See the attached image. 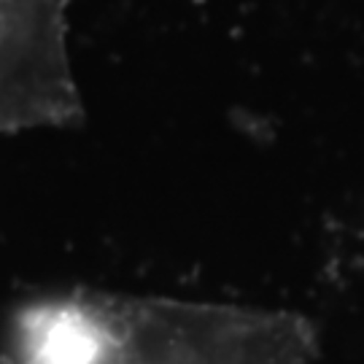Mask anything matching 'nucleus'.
I'll return each instance as SVG.
<instances>
[{
	"mask_svg": "<svg viewBox=\"0 0 364 364\" xmlns=\"http://www.w3.org/2000/svg\"><path fill=\"white\" fill-rule=\"evenodd\" d=\"M316 332L291 311L146 294L57 291L9 318L3 364H311Z\"/></svg>",
	"mask_w": 364,
	"mask_h": 364,
	"instance_id": "1",
	"label": "nucleus"
},
{
	"mask_svg": "<svg viewBox=\"0 0 364 364\" xmlns=\"http://www.w3.org/2000/svg\"><path fill=\"white\" fill-rule=\"evenodd\" d=\"M73 0H0V135L73 127L84 117L68 16Z\"/></svg>",
	"mask_w": 364,
	"mask_h": 364,
	"instance_id": "2",
	"label": "nucleus"
}]
</instances>
